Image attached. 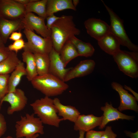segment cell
I'll list each match as a JSON object with an SVG mask.
<instances>
[{
  "label": "cell",
  "instance_id": "1",
  "mask_svg": "<svg viewBox=\"0 0 138 138\" xmlns=\"http://www.w3.org/2000/svg\"><path fill=\"white\" fill-rule=\"evenodd\" d=\"M51 30L53 48L59 53L67 41L80 33L72 15H63L60 17L52 25Z\"/></svg>",
  "mask_w": 138,
  "mask_h": 138
},
{
  "label": "cell",
  "instance_id": "2",
  "mask_svg": "<svg viewBox=\"0 0 138 138\" xmlns=\"http://www.w3.org/2000/svg\"><path fill=\"white\" fill-rule=\"evenodd\" d=\"M34 111L43 124L58 128L63 121L57 114L53 99L45 96L36 100L30 104Z\"/></svg>",
  "mask_w": 138,
  "mask_h": 138
},
{
  "label": "cell",
  "instance_id": "3",
  "mask_svg": "<svg viewBox=\"0 0 138 138\" xmlns=\"http://www.w3.org/2000/svg\"><path fill=\"white\" fill-rule=\"evenodd\" d=\"M31 82L34 88L49 97L60 95L69 87L65 82L49 73L37 75Z\"/></svg>",
  "mask_w": 138,
  "mask_h": 138
},
{
  "label": "cell",
  "instance_id": "4",
  "mask_svg": "<svg viewBox=\"0 0 138 138\" xmlns=\"http://www.w3.org/2000/svg\"><path fill=\"white\" fill-rule=\"evenodd\" d=\"M43 124L38 117H35L33 113H26L21 116L20 120L15 125L16 138L32 136L37 134L44 133Z\"/></svg>",
  "mask_w": 138,
  "mask_h": 138
},
{
  "label": "cell",
  "instance_id": "5",
  "mask_svg": "<svg viewBox=\"0 0 138 138\" xmlns=\"http://www.w3.org/2000/svg\"><path fill=\"white\" fill-rule=\"evenodd\" d=\"M110 16V32L119 41L120 45L127 47L132 51L138 52V47L131 42L125 30L123 21L113 10L102 1Z\"/></svg>",
  "mask_w": 138,
  "mask_h": 138
},
{
  "label": "cell",
  "instance_id": "6",
  "mask_svg": "<svg viewBox=\"0 0 138 138\" xmlns=\"http://www.w3.org/2000/svg\"><path fill=\"white\" fill-rule=\"evenodd\" d=\"M112 56L120 71L132 78L138 77V52L120 50Z\"/></svg>",
  "mask_w": 138,
  "mask_h": 138
},
{
  "label": "cell",
  "instance_id": "7",
  "mask_svg": "<svg viewBox=\"0 0 138 138\" xmlns=\"http://www.w3.org/2000/svg\"><path fill=\"white\" fill-rule=\"evenodd\" d=\"M23 33L27 39L24 51L34 54H49L53 48L51 37L43 38L34 31L24 28Z\"/></svg>",
  "mask_w": 138,
  "mask_h": 138
},
{
  "label": "cell",
  "instance_id": "8",
  "mask_svg": "<svg viewBox=\"0 0 138 138\" xmlns=\"http://www.w3.org/2000/svg\"><path fill=\"white\" fill-rule=\"evenodd\" d=\"M26 14V6L15 0H0V17L11 20L21 19Z\"/></svg>",
  "mask_w": 138,
  "mask_h": 138
},
{
  "label": "cell",
  "instance_id": "9",
  "mask_svg": "<svg viewBox=\"0 0 138 138\" xmlns=\"http://www.w3.org/2000/svg\"><path fill=\"white\" fill-rule=\"evenodd\" d=\"M4 102L10 104L7 113L10 115L15 112L22 110L27 104L28 98L23 90L16 88L14 91L8 92L5 95L0 102L1 105Z\"/></svg>",
  "mask_w": 138,
  "mask_h": 138
},
{
  "label": "cell",
  "instance_id": "10",
  "mask_svg": "<svg viewBox=\"0 0 138 138\" xmlns=\"http://www.w3.org/2000/svg\"><path fill=\"white\" fill-rule=\"evenodd\" d=\"M45 19L31 13H27L22 19V21L24 28L33 31H35L43 38L51 37V30L47 27Z\"/></svg>",
  "mask_w": 138,
  "mask_h": 138
},
{
  "label": "cell",
  "instance_id": "11",
  "mask_svg": "<svg viewBox=\"0 0 138 138\" xmlns=\"http://www.w3.org/2000/svg\"><path fill=\"white\" fill-rule=\"evenodd\" d=\"M87 33L97 41L110 32V27L106 22L94 18H89L84 22Z\"/></svg>",
  "mask_w": 138,
  "mask_h": 138
},
{
  "label": "cell",
  "instance_id": "12",
  "mask_svg": "<svg viewBox=\"0 0 138 138\" xmlns=\"http://www.w3.org/2000/svg\"><path fill=\"white\" fill-rule=\"evenodd\" d=\"M112 88L118 93L120 98V103L118 109L120 112L130 110L137 112L138 106L135 98L124 88L120 84L116 82L111 84Z\"/></svg>",
  "mask_w": 138,
  "mask_h": 138
},
{
  "label": "cell",
  "instance_id": "13",
  "mask_svg": "<svg viewBox=\"0 0 138 138\" xmlns=\"http://www.w3.org/2000/svg\"><path fill=\"white\" fill-rule=\"evenodd\" d=\"M103 112L101 123L99 126L100 129H103L110 122L119 119L133 120L134 116H129L119 111L117 108H114L111 103L106 102L105 106L100 108Z\"/></svg>",
  "mask_w": 138,
  "mask_h": 138
},
{
  "label": "cell",
  "instance_id": "14",
  "mask_svg": "<svg viewBox=\"0 0 138 138\" xmlns=\"http://www.w3.org/2000/svg\"><path fill=\"white\" fill-rule=\"evenodd\" d=\"M95 65V62L92 60H86L80 61L75 67H71L66 74L64 81L65 82L90 74L94 71Z\"/></svg>",
  "mask_w": 138,
  "mask_h": 138
},
{
  "label": "cell",
  "instance_id": "15",
  "mask_svg": "<svg viewBox=\"0 0 138 138\" xmlns=\"http://www.w3.org/2000/svg\"><path fill=\"white\" fill-rule=\"evenodd\" d=\"M49 55L50 60L49 73L64 81L66 74L71 67L65 68L61 59L59 53L53 48Z\"/></svg>",
  "mask_w": 138,
  "mask_h": 138
},
{
  "label": "cell",
  "instance_id": "16",
  "mask_svg": "<svg viewBox=\"0 0 138 138\" xmlns=\"http://www.w3.org/2000/svg\"><path fill=\"white\" fill-rule=\"evenodd\" d=\"M102 118V116L98 117L93 114H80L74 123V129L76 131H82L85 132L93 130L100 125Z\"/></svg>",
  "mask_w": 138,
  "mask_h": 138
},
{
  "label": "cell",
  "instance_id": "17",
  "mask_svg": "<svg viewBox=\"0 0 138 138\" xmlns=\"http://www.w3.org/2000/svg\"><path fill=\"white\" fill-rule=\"evenodd\" d=\"M24 29L22 19L11 20L0 17V37L5 44L12 33Z\"/></svg>",
  "mask_w": 138,
  "mask_h": 138
},
{
  "label": "cell",
  "instance_id": "18",
  "mask_svg": "<svg viewBox=\"0 0 138 138\" xmlns=\"http://www.w3.org/2000/svg\"><path fill=\"white\" fill-rule=\"evenodd\" d=\"M53 100L58 116L62 117L63 121L68 120L74 123L80 114L78 110L73 106L63 105L57 98Z\"/></svg>",
  "mask_w": 138,
  "mask_h": 138
},
{
  "label": "cell",
  "instance_id": "19",
  "mask_svg": "<svg viewBox=\"0 0 138 138\" xmlns=\"http://www.w3.org/2000/svg\"><path fill=\"white\" fill-rule=\"evenodd\" d=\"M97 41L100 48L110 55L113 56L120 50L119 41L110 32Z\"/></svg>",
  "mask_w": 138,
  "mask_h": 138
},
{
  "label": "cell",
  "instance_id": "20",
  "mask_svg": "<svg viewBox=\"0 0 138 138\" xmlns=\"http://www.w3.org/2000/svg\"><path fill=\"white\" fill-rule=\"evenodd\" d=\"M67 9L76 10L72 0H47L46 7L47 17L51 14Z\"/></svg>",
  "mask_w": 138,
  "mask_h": 138
},
{
  "label": "cell",
  "instance_id": "21",
  "mask_svg": "<svg viewBox=\"0 0 138 138\" xmlns=\"http://www.w3.org/2000/svg\"><path fill=\"white\" fill-rule=\"evenodd\" d=\"M27 73L24 63L20 60L14 70L10 75L8 80V92L14 91L22 76Z\"/></svg>",
  "mask_w": 138,
  "mask_h": 138
},
{
  "label": "cell",
  "instance_id": "22",
  "mask_svg": "<svg viewBox=\"0 0 138 138\" xmlns=\"http://www.w3.org/2000/svg\"><path fill=\"white\" fill-rule=\"evenodd\" d=\"M22 55L23 61L26 64V77L29 81L31 82L38 75L34 54L28 51H24Z\"/></svg>",
  "mask_w": 138,
  "mask_h": 138
},
{
  "label": "cell",
  "instance_id": "23",
  "mask_svg": "<svg viewBox=\"0 0 138 138\" xmlns=\"http://www.w3.org/2000/svg\"><path fill=\"white\" fill-rule=\"evenodd\" d=\"M69 40L75 47L79 56L86 57H91L94 54L95 50L91 44L83 41L73 36Z\"/></svg>",
  "mask_w": 138,
  "mask_h": 138
},
{
  "label": "cell",
  "instance_id": "24",
  "mask_svg": "<svg viewBox=\"0 0 138 138\" xmlns=\"http://www.w3.org/2000/svg\"><path fill=\"white\" fill-rule=\"evenodd\" d=\"M20 60L17 54L11 51L8 56L0 62V74H8L11 73Z\"/></svg>",
  "mask_w": 138,
  "mask_h": 138
},
{
  "label": "cell",
  "instance_id": "25",
  "mask_svg": "<svg viewBox=\"0 0 138 138\" xmlns=\"http://www.w3.org/2000/svg\"><path fill=\"white\" fill-rule=\"evenodd\" d=\"M59 53L65 67L71 61L79 56L75 47L70 40L64 44Z\"/></svg>",
  "mask_w": 138,
  "mask_h": 138
},
{
  "label": "cell",
  "instance_id": "26",
  "mask_svg": "<svg viewBox=\"0 0 138 138\" xmlns=\"http://www.w3.org/2000/svg\"><path fill=\"white\" fill-rule=\"evenodd\" d=\"M34 54L38 75L49 73L50 65L49 54Z\"/></svg>",
  "mask_w": 138,
  "mask_h": 138
},
{
  "label": "cell",
  "instance_id": "27",
  "mask_svg": "<svg viewBox=\"0 0 138 138\" xmlns=\"http://www.w3.org/2000/svg\"><path fill=\"white\" fill-rule=\"evenodd\" d=\"M47 0H35L26 6V14L33 12L45 19L47 17L46 7Z\"/></svg>",
  "mask_w": 138,
  "mask_h": 138
},
{
  "label": "cell",
  "instance_id": "28",
  "mask_svg": "<svg viewBox=\"0 0 138 138\" xmlns=\"http://www.w3.org/2000/svg\"><path fill=\"white\" fill-rule=\"evenodd\" d=\"M9 74H0V102L8 93V80Z\"/></svg>",
  "mask_w": 138,
  "mask_h": 138
},
{
  "label": "cell",
  "instance_id": "29",
  "mask_svg": "<svg viewBox=\"0 0 138 138\" xmlns=\"http://www.w3.org/2000/svg\"><path fill=\"white\" fill-rule=\"evenodd\" d=\"M25 42L22 38L14 41L8 45V47L10 51H13L17 54L20 50L23 49L25 46Z\"/></svg>",
  "mask_w": 138,
  "mask_h": 138
},
{
  "label": "cell",
  "instance_id": "30",
  "mask_svg": "<svg viewBox=\"0 0 138 138\" xmlns=\"http://www.w3.org/2000/svg\"><path fill=\"white\" fill-rule=\"evenodd\" d=\"M117 135L112 130L110 126L106 127L100 138H117Z\"/></svg>",
  "mask_w": 138,
  "mask_h": 138
},
{
  "label": "cell",
  "instance_id": "31",
  "mask_svg": "<svg viewBox=\"0 0 138 138\" xmlns=\"http://www.w3.org/2000/svg\"><path fill=\"white\" fill-rule=\"evenodd\" d=\"M7 129V123L5 118L0 113V138L5 133Z\"/></svg>",
  "mask_w": 138,
  "mask_h": 138
},
{
  "label": "cell",
  "instance_id": "32",
  "mask_svg": "<svg viewBox=\"0 0 138 138\" xmlns=\"http://www.w3.org/2000/svg\"><path fill=\"white\" fill-rule=\"evenodd\" d=\"M60 17L55 16L54 14H51L47 16L46 18L47 20L46 26L48 28L51 30L52 25L57 20L60 18Z\"/></svg>",
  "mask_w": 138,
  "mask_h": 138
},
{
  "label": "cell",
  "instance_id": "33",
  "mask_svg": "<svg viewBox=\"0 0 138 138\" xmlns=\"http://www.w3.org/2000/svg\"><path fill=\"white\" fill-rule=\"evenodd\" d=\"M103 132L91 130L86 132L85 138H100Z\"/></svg>",
  "mask_w": 138,
  "mask_h": 138
},
{
  "label": "cell",
  "instance_id": "34",
  "mask_svg": "<svg viewBox=\"0 0 138 138\" xmlns=\"http://www.w3.org/2000/svg\"><path fill=\"white\" fill-rule=\"evenodd\" d=\"M10 51L8 47H0V62L6 59L9 55Z\"/></svg>",
  "mask_w": 138,
  "mask_h": 138
},
{
  "label": "cell",
  "instance_id": "35",
  "mask_svg": "<svg viewBox=\"0 0 138 138\" xmlns=\"http://www.w3.org/2000/svg\"><path fill=\"white\" fill-rule=\"evenodd\" d=\"M22 34L20 31H15L13 32L10 35L8 39L14 41L19 40L22 38Z\"/></svg>",
  "mask_w": 138,
  "mask_h": 138
},
{
  "label": "cell",
  "instance_id": "36",
  "mask_svg": "<svg viewBox=\"0 0 138 138\" xmlns=\"http://www.w3.org/2000/svg\"><path fill=\"white\" fill-rule=\"evenodd\" d=\"M124 132L127 136L131 138H138V131L134 133H132L130 131H124Z\"/></svg>",
  "mask_w": 138,
  "mask_h": 138
},
{
  "label": "cell",
  "instance_id": "37",
  "mask_svg": "<svg viewBox=\"0 0 138 138\" xmlns=\"http://www.w3.org/2000/svg\"><path fill=\"white\" fill-rule=\"evenodd\" d=\"M124 88L125 89L127 90L132 93L134 95V96L135 98L137 101L138 100V94L137 93L134 91L130 87L124 85Z\"/></svg>",
  "mask_w": 138,
  "mask_h": 138
},
{
  "label": "cell",
  "instance_id": "38",
  "mask_svg": "<svg viewBox=\"0 0 138 138\" xmlns=\"http://www.w3.org/2000/svg\"><path fill=\"white\" fill-rule=\"evenodd\" d=\"M20 4L26 6L35 0H15Z\"/></svg>",
  "mask_w": 138,
  "mask_h": 138
},
{
  "label": "cell",
  "instance_id": "39",
  "mask_svg": "<svg viewBox=\"0 0 138 138\" xmlns=\"http://www.w3.org/2000/svg\"><path fill=\"white\" fill-rule=\"evenodd\" d=\"M39 136V134H37L34 135L29 137H26L25 138H38ZM3 138H14L12 136H8Z\"/></svg>",
  "mask_w": 138,
  "mask_h": 138
},
{
  "label": "cell",
  "instance_id": "40",
  "mask_svg": "<svg viewBox=\"0 0 138 138\" xmlns=\"http://www.w3.org/2000/svg\"><path fill=\"white\" fill-rule=\"evenodd\" d=\"M85 132L84 131H79V136L78 138H85L84 134Z\"/></svg>",
  "mask_w": 138,
  "mask_h": 138
},
{
  "label": "cell",
  "instance_id": "41",
  "mask_svg": "<svg viewBox=\"0 0 138 138\" xmlns=\"http://www.w3.org/2000/svg\"><path fill=\"white\" fill-rule=\"evenodd\" d=\"M79 2V0H73L72 1L73 4L74 6L76 8Z\"/></svg>",
  "mask_w": 138,
  "mask_h": 138
},
{
  "label": "cell",
  "instance_id": "42",
  "mask_svg": "<svg viewBox=\"0 0 138 138\" xmlns=\"http://www.w3.org/2000/svg\"><path fill=\"white\" fill-rule=\"evenodd\" d=\"M5 46V44L2 40L0 37V47H3Z\"/></svg>",
  "mask_w": 138,
  "mask_h": 138
},
{
  "label": "cell",
  "instance_id": "43",
  "mask_svg": "<svg viewBox=\"0 0 138 138\" xmlns=\"http://www.w3.org/2000/svg\"><path fill=\"white\" fill-rule=\"evenodd\" d=\"M1 105L0 104V110H1Z\"/></svg>",
  "mask_w": 138,
  "mask_h": 138
}]
</instances>
